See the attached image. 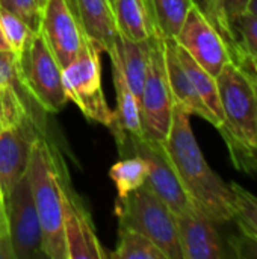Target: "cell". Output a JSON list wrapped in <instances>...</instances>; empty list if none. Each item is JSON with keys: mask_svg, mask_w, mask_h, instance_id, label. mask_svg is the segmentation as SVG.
<instances>
[{"mask_svg": "<svg viewBox=\"0 0 257 259\" xmlns=\"http://www.w3.org/2000/svg\"><path fill=\"white\" fill-rule=\"evenodd\" d=\"M162 146L191 203L215 225L233 222L232 185L209 167L192 132L191 114L179 103H174L171 127Z\"/></svg>", "mask_w": 257, "mask_h": 259, "instance_id": "6da1fadb", "label": "cell"}, {"mask_svg": "<svg viewBox=\"0 0 257 259\" xmlns=\"http://www.w3.org/2000/svg\"><path fill=\"white\" fill-rule=\"evenodd\" d=\"M224 115L218 129L236 170L257 175V91L247 68L229 62L217 76Z\"/></svg>", "mask_w": 257, "mask_h": 259, "instance_id": "7a4b0ae2", "label": "cell"}, {"mask_svg": "<svg viewBox=\"0 0 257 259\" xmlns=\"http://www.w3.org/2000/svg\"><path fill=\"white\" fill-rule=\"evenodd\" d=\"M26 178L30 184L33 203L41 222L47 258L68 259L64 234L61 170L48 143L42 137L33 141Z\"/></svg>", "mask_w": 257, "mask_h": 259, "instance_id": "3957f363", "label": "cell"}, {"mask_svg": "<svg viewBox=\"0 0 257 259\" xmlns=\"http://www.w3.org/2000/svg\"><path fill=\"white\" fill-rule=\"evenodd\" d=\"M115 214L121 228L133 229L150 238L167 259H183L174 212L145 184L118 197Z\"/></svg>", "mask_w": 257, "mask_h": 259, "instance_id": "277c9868", "label": "cell"}, {"mask_svg": "<svg viewBox=\"0 0 257 259\" xmlns=\"http://www.w3.org/2000/svg\"><path fill=\"white\" fill-rule=\"evenodd\" d=\"M101 52L86 38L79 55L62 68V82L67 99L74 102L85 117L111 127L115 134L117 115L108 105L101 87Z\"/></svg>", "mask_w": 257, "mask_h": 259, "instance_id": "5b68a950", "label": "cell"}, {"mask_svg": "<svg viewBox=\"0 0 257 259\" xmlns=\"http://www.w3.org/2000/svg\"><path fill=\"white\" fill-rule=\"evenodd\" d=\"M15 59L20 77L36 103L48 114L59 112L68 100L62 82V67L39 30Z\"/></svg>", "mask_w": 257, "mask_h": 259, "instance_id": "8992f818", "label": "cell"}, {"mask_svg": "<svg viewBox=\"0 0 257 259\" xmlns=\"http://www.w3.org/2000/svg\"><path fill=\"white\" fill-rule=\"evenodd\" d=\"M139 103L144 137L164 143L171 127L174 99L167 76L164 38L158 33L150 38L148 70Z\"/></svg>", "mask_w": 257, "mask_h": 259, "instance_id": "52a82bcc", "label": "cell"}, {"mask_svg": "<svg viewBox=\"0 0 257 259\" xmlns=\"http://www.w3.org/2000/svg\"><path fill=\"white\" fill-rule=\"evenodd\" d=\"M8 228L15 259L47 258L42 228L26 175L17 182L6 200Z\"/></svg>", "mask_w": 257, "mask_h": 259, "instance_id": "ba28073f", "label": "cell"}, {"mask_svg": "<svg viewBox=\"0 0 257 259\" xmlns=\"http://www.w3.org/2000/svg\"><path fill=\"white\" fill-rule=\"evenodd\" d=\"M135 155L142 158L147 167L145 185L162 199L174 214L183 212L194 206L186 196L167 153L159 141L145 137H132Z\"/></svg>", "mask_w": 257, "mask_h": 259, "instance_id": "9c48e42d", "label": "cell"}, {"mask_svg": "<svg viewBox=\"0 0 257 259\" xmlns=\"http://www.w3.org/2000/svg\"><path fill=\"white\" fill-rule=\"evenodd\" d=\"M39 32L62 68L79 55L86 39L70 0H45Z\"/></svg>", "mask_w": 257, "mask_h": 259, "instance_id": "30bf717a", "label": "cell"}, {"mask_svg": "<svg viewBox=\"0 0 257 259\" xmlns=\"http://www.w3.org/2000/svg\"><path fill=\"white\" fill-rule=\"evenodd\" d=\"M174 39L214 77H217L229 62H232L226 42L194 5Z\"/></svg>", "mask_w": 257, "mask_h": 259, "instance_id": "8fae6325", "label": "cell"}, {"mask_svg": "<svg viewBox=\"0 0 257 259\" xmlns=\"http://www.w3.org/2000/svg\"><path fill=\"white\" fill-rule=\"evenodd\" d=\"M0 103L3 111V129L26 121L36 124L39 131L44 129V126H41L44 115L38 114L44 109L23 83L12 52H0Z\"/></svg>", "mask_w": 257, "mask_h": 259, "instance_id": "7c38bea8", "label": "cell"}, {"mask_svg": "<svg viewBox=\"0 0 257 259\" xmlns=\"http://www.w3.org/2000/svg\"><path fill=\"white\" fill-rule=\"evenodd\" d=\"M62 190V212H64V234L68 259H103L108 253L100 246L89 214L76 199L68 184L61 175Z\"/></svg>", "mask_w": 257, "mask_h": 259, "instance_id": "4fadbf2b", "label": "cell"}, {"mask_svg": "<svg viewBox=\"0 0 257 259\" xmlns=\"http://www.w3.org/2000/svg\"><path fill=\"white\" fill-rule=\"evenodd\" d=\"M39 132L38 126L30 121L0 131V187L6 200L17 182L26 175L32 146Z\"/></svg>", "mask_w": 257, "mask_h": 259, "instance_id": "5bb4252c", "label": "cell"}, {"mask_svg": "<svg viewBox=\"0 0 257 259\" xmlns=\"http://www.w3.org/2000/svg\"><path fill=\"white\" fill-rule=\"evenodd\" d=\"M183 259L224 258L217 225L195 206L174 214Z\"/></svg>", "mask_w": 257, "mask_h": 259, "instance_id": "9a60e30c", "label": "cell"}, {"mask_svg": "<svg viewBox=\"0 0 257 259\" xmlns=\"http://www.w3.org/2000/svg\"><path fill=\"white\" fill-rule=\"evenodd\" d=\"M164 53H165L167 76H168L174 103L182 105L191 115L201 117L203 120L209 121L217 129H220V126H221L220 120L206 106V103L197 93L194 83L191 82L186 70L183 68L182 62L177 56V52H176L174 38H164Z\"/></svg>", "mask_w": 257, "mask_h": 259, "instance_id": "2e32d148", "label": "cell"}, {"mask_svg": "<svg viewBox=\"0 0 257 259\" xmlns=\"http://www.w3.org/2000/svg\"><path fill=\"white\" fill-rule=\"evenodd\" d=\"M86 35L103 52H111L118 38L114 8L109 0H70Z\"/></svg>", "mask_w": 257, "mask_h": 259, "instance_id": "e0dca14e", "label": "cell"}, {"mask_svg": "<svg viewBox=\"0 0 257 259\" xmlns=\"http://www.w3.org/2000/svg\"><path fill=\"white\" fill-rule=\"evenodd\" d=\"M111 58V67H112V79L117 94V132L114 134L117 137V141L120 143L121 138L124 141V134H130L132 137H144L142 129V120H141V103L138 97L132 93L129 88L126 77L123 74L118 56L115 50L112 49L108 52Z\"/></svg>", "mask_w": 257, "mask_h": 259, "instance_id": "ac0fdd59", "label": "cell"}, {"mask_svg": "<svg viewBox=\"0 0 257 259\" xmlns=\"http://www.w3.org/2000/svg\"><path fill=\"white\" fill-rule=\"evenodd\" d=\"M114 50L118 56L129 88L138 97V100H141V94L148 70L150 39L139 42V41H132L123 35H118Z\"/></svg>", "mask_w": 257, "mask_h": 259, "instance_id": "d6986e66", "label": "cell"}, {"mask_svg": "<svg viewBox=\"0 0 257 259\" xmlns=\"http://www.w3.org/2000/svg\"><path fill=\"white\" fill-rule=\"evenodd\" d=\"M112 8L120 35L141 42L158 33L151 12L144 0H115Z\"/></svg>", "mask_w": 257, "mask_h": 259, "instance_id": "ffe728a7", "label": "cell"}, {"mask_svg": "<svg viewBox=\"0 0 257 259\" xmlns=\"http://www.w3.org/2000/svg\"><path fill=\"white\" fill-rule=\"evenodd\" d=\"M176 41V39H174ZM176 52L177 56L183 65V68L186 70L191 82L194 83L197 93L200 94V97L203 99V102L206 103V106L214 112V115L220 120L221 126L224 121V115H223V109H221V102H220V91H218V83H217V77H214L211 73H208L182 46H179L176 42ZM220 126V127H221Z\"/></svg>", "mask_w": 257, "mask_h": 259, "instance_id": "44dd1931", "label": "cell"}, {"mask_svg": "<svg viewBox=\"0 0 257 259\" xmlns=\"http://www.w3.org/2000/svg\"><path fill=\"white\" fill-rule=\"evenodd\" d=\"M192 6V0H148L156 32L162 38H176Z\"/></svg>", "mask_w": 257, "mask_h": 259, "instance_id": "7402d4cb", "label": "cell"}, {"mask_svg": "<svg viewBox=\"0 0 257 259\" xmlns=\"http://www.w3.org/2000/svg\"><path fill=\"white\" fill-rule=\"evenodd\" d=\"M192 5L209 20V23L217 29L223 41L226 42L229 53L232 56V62L236 65H244L245 59L238 47V42L233 36L230 23L226 15L224 9V0H192Z\"/></svg>", "mask_w": 257, "mask_h": 259, "instance_id": "603a6c76", "label": "cell"}, {"mask_svg": "<svg viewBox=\"0 0 257 259\" xmlns=\"http://www.w3.org/2000/svg\"><path fill=\"white\" fill-rule=\"evenodd\" d=\"M120 240L117 250L111 255L108 253V258L117 259H167L164 252L145 235L129 229L121 228L118 231Z\"/></svg>", "mask_w": 257, "mask_h": 259, "instance_id": "cb8c5ba5", "label": "cell"}, {"mask_svg": "<svg viewBox=\"0 0 257 259\" xmlns=\"http://www.w3.org/2000/svg\"><path fill=\"white\" fill-rule=\"evenodd\" d=\"M109 176L115 182L118 197H124L145 184L147 167L142 158L135 155L115 162L109 170Z\"/></svg>", "mask_w": 257, "mask_h": 259, "instance_id": "d4e9b609", "label": "cell"}, {"mask_svg": "<svg viewBox=\"0 0 257 259\" xmlns=\"http://www.w3.org/2000/svg\"><path fill=\"white\" fill-rule=\"evenodd\" d=\"M235 194V217L239 231L247 232L257 240V196L236 182H230Z\"/></svg>", "mask_w": 257, "mask_h": 259, "instance_id": "484cf974", "label": "cell"}, {"mask_svg": "<svg viewBox=\"0 0 257 259\" xmlns=\"http://www.w3.org/2000/svg\"><path fill=\"white\" fill-rule=\"evenodd\" d=\"M230 27L245 62L257 56V15L244 11L232 20Z\"/></svg>", "mask_w": 257, "mask_h": 259, "instance_id": "4316f807", "label": "cell"}, {"mask_svg": "<svg viewBox=\"0 0 257 259\" xmlns=\"http://www.w3.org/2000/svg\"><path fill=\"white\" fill-rule=\"evenodd\" d=\"M0 26L15 56L23 52V49L30 42L32 36L36 33L18 15L5 8H0Z\"/></svg>", "mask_w": 257, "mask_h": 259, "instance_id": "83f0119b", "label": "cell"}, {"mask_svg": "<svg viewBox=\"0 0 257 259\" xmlns=\"http://www.w3.org/2000/svg\"><path fill=\"white\" fill-rule=\"evenodd\" d=\"M0 8L18 15L33 32L39 30L42 11L36 0H0Z\"/></svg>", "mask_w": 257, "mask_h": 259, "instance_id": "f1b7e54d", "label": "cell"}, {"mask_svg": "<svg viewBox=\"0 0 257 259\" xmlns=\"http://www.w3.org/2000/svg\"><path fill=\"white\" fill-rule=\"evenodd\" d=\"M230 249L238 258H257V240L247 232L239 231V235L229 238Z\"/></svg>", "mask_w": 257, "mask_h": 259, "instance_id": "f546056e", "label": "cell"}, {"mask_svg": "<svg viewBox=\"0 0 257 259\" xmlns=\"http://www.w3.org/2000/svg\"><path fill=\"white\" fill-rule=\"evenodd\" d=\"M250 0H224V9H226V15L229 23H232V20L239 15L241 12L247 11Z\"/></svg>", "mask_w": 257, "mask_h": 259, "instance_id": "4dcf8cb0", "label": "cell"}, {"mask_svg": "<svg viewBox=\"0 0 257 259\" xmlns=\"http://www.w3.org/2000/svg\"><path fill=\"white\" fill-rule=\"evenodd\" d=\"M0 237H9L8 228V212H6V199L0 187Z\"/></svg>", "mask_w": 257, "mask_h": 259, "instance_id": "1f68e13d", "label": "cell"}, {"mask_svg": "<svg viewBox=\"0 0 257 259\" xmlns=\"http://www.w3.org/2000/svg\"><path fill=\"white\" fill-rule=\"evenodd\" d=\"M0 259H15L11 237H0Z\"/></svg>", "mask_w": 257, "mask_h": 259, "instance_id": "d6a6232c", "label": "cell"}, {"mask_svg": "<svg viewBox=\"0 0 257 259\" xmlns=\"http://www.w3.org/2000/svg\"><path fill=\"white\" fill-rule=\"evenodd\" d=\"M0 52H12L11 47H9V44H8V41H6V38H5V33H3L2 26H0Z\"/></svg>", "mask_w": 257, "mask_h": 259, "instance_id": "836d02e7", "label": "cell"}, {"mask_svg": "<svg viewBox=\"0 0 257 259\" xmlns=\"http://www.w3.org/2000/svg\"><path fill=\"white\" fill-rule=\"evenodd\" d=\"M241 67H244V68H247V70H248V73L251 74V77H253V80H254V85H256V91H257V71H254V70L247 64V62H245L244 65H241Z\"/></svg>", "mask_w": 257, "mask_h": 259, "instance_id": "e575fe53", "label": "cell"}, {"mask_svg": "<svg viewBox=\"0 0 257 259\" xmlns=\"http://www.w3.org/2000/svg\"><path fill=\"white\" fill-rule=\"evenodd\" d=\"M247 11H250L251 14L257 15V0H250V3H248V8H247Z\"/></svg>", "mask_w": 257, "mask_h": 259, "instance_id": "d590c367", "label": "cell"}, {"mask_svg": "<svg viewBox=\"0 0 257 259\" xmlns=\"http://www.w3.org/2000/svg\"><path fill=\"white\" fill-rule=\"evenodd\" d=\"M247 64L254 70V71H257V56H254L253 59H250V61H247Z\"/></svg>", "mask_w": 257, "mask_h": 259, "instance_id": "8d00e7d4", "label": "cell"}, {"mask_svg": "<svg viewBox=\"0 0 257 259\" xmlns=\"http://www.w3.org/2000/svg\"><path fill=\"white\" fill-rule=\"evenodd\" d=\"M3 129V111H2V103H0V131Z\"/></svg>", "mask_w": 257, "mask_h": 259, "instance_id": "74e56055", "label": "cell"}, {"mask_svg": "<svg viewBox=\"0 0 257 259\" xmlns=\"http://www.w3.org/2000/svg\"><path fill=\"white\" fill-rule=\"evenodd\" d=\"M36 2H38V5H39V8H41V11H42V6H44L45 0H36Z\"/></svg>", "mask_w": 257, "mask_h": 259, "instance_id": "f35d334b", "label": "cell"}, {"mask_svg": "<svg viewBox=\"0 0 257 259\" xmlns=\"http://www.w3.org/2000/svg\"><path fill=\"white\" fill-rule=\"evenodd\" d=\"M109 2H111V5H114V2H115V0H109Z\"/></svg>", "mask_w": 257, "mask_h": 259, "instance_id": "ab89813d", "label": "cell"}, {"mask_svg": "<svg viewBox=\"0 0 257 259\" xmlns=\"http://www.w3.org/2000/svg\"><path fill=\"white\" fill-rule=\"evenodd\" d=\"M144 2H145V3H147V6H148V0H144ZM148 9H150V8H148Z\"/></svg>", "mask_w": 257, "mask_h": 259, "instance_id": "60d3db41", "label": "cell"}]
</instances>
